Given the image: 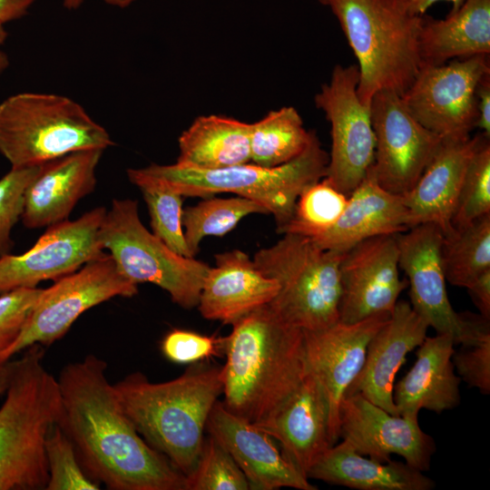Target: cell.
Returning a JSON list of instances; mask_svg holds the SVG:
<instances>
[{
    "mask_svg": "<svg viewBox=\"0 0 490 490\" xmlns=\"http://www.w3.org/2000/svg\"><path fill=\"white\" fill-rule=\"evenodd\" d=\"M129 181L137 186L148 208L152 232L179 255L191 256L182 225V197L141 169H128Z\"/></svg>",
    "mask_w": 490,
    "mask_h": 490,
    "instance_id": "33",
    "label": "cell"
},
{
    "mask_svg": "<svg viewBox=\"0 0 490 490\" xmlns=\"http://www.w3.org/2000/svg\"><path fill=\"white\" fill-rule=\"evenodd\" d=\"M255 425L279 443L283 456L307 478L315 462L333 446L328 403L309 372L270 415Z\"/></svg>",
    "mask_w": 490,
    "mask_h": 490,
    "instance_id": "20",
    "label": "cell"
},
{
    "mask_svg": "<svg viewBox=\"0 0 490 490\" xmlns=\"http://www.w3.org/2000/svg\"><path fill=\"white\" fill-rule=\"evenodd\" d=\"M107 363L89 354L57 377L58 425L85 472L112 490H186V477L138 433L106 375Z\"/></svg>",
    "mask_w": 490,
    "mask_h": 490,
    "instance_id": "1",
    "label": "cell"
},
{
    "mask_svg": "<svg viewBox=\"0 0 490 490\" xmlns=\"http://www.w3.org/2000/svg\"><path fill=\"white\" fill-rule=\"evenodd\" d=\"M318 3H320L321 5H327V6H329V5L334 1V0H317Z\"/></svg>",
    "mask_w": 490,
    "mask_h": 490,
    "instance_id": "51",
    "label": "cell"
},
{
    "mask_svg": "<svg viewBox=\"0 0 490 490\" xmlns=\"http://www.w3.org/2000/svg\"><path fill=\"white\" fill-rule=\"evenodd\" d=\"M43 289H19L0 295V365L18 337Z\"/></svg>",
    "mask_w": 490,
    "mask_h": 490,
    "instance_id": "39",
    "label": "cell"
},
{
    "mask_svg": "<svg viewBox=\"0 0 490 490\" xmlns=\"http://www.w3.org/2000/svg\"><path fill=\"white\" fill-rule=\"evenodd\" d=\"M338 436L358 453L379 462L391 455L425 472L436 451L434 438L418 421L392 415L358 393H346L338 408Z\"/></svg>",
    "mask_w": 490,
    "mask_h": 490,
    "instance_id": "16",
    "label": "cell"
},
{
    "mask_svg": "<svg viewBox=\"0 0 490 490\" xmlns=\"http://www.w3.org/2000/svg\"><path fill=\"white\" fill-rule=\"evenodd\" d=\"M15 359L0 407V490L46 489L45 441L62 413L57 377L34 344Z\"/></svg>",
    "mask_w": 490,
    "mask_h": 490,
    "instance_id": "4",
    "label": "cell"
},
{
    "mask_svg": "<svg viewBox=\"0 0 490 490\" xmlns=\"http://www.w3.org/2000/svg\"><path fill=\"white\" fill-rule=\"evenodd\" d=\"M428 328L410 303L398 300L388 319L370 339L363 367L346 393H358L397 415L393 399L396 374L407 355L423 342Z\"/></svg>",
    "mask_w": 490,
    "mask_h": 490,
    "instance_id": "21",
    "label": "cell"
},
{
    "mask_svg": "<svg viewBox=\"0 0 490 490\" xmlns=\"http://www.w3.org/2000/svg\"><path fill=\"white\" fill-rule=\"evenodd\" d=\"M454 346V338L447 333L425 338L417 347L416 362L394 386L397 415L417 421L420 409L440 414L459 405L461 379L452 361Z\"/></svg>",
    "mask_w": 490,
    "mask_h": 490,
    "instance_id": "25",
    "label": "cell"
},
{
    "mask_svg": "<svg viewBox=\"0 0 490 490\" xmlns=\"http://www.w3.org/2000/svg\"><path fill=\"white\" fill-rule=\"evenodd\" d=\"M103 152L77 151L42 164L24 193V226L37 229L67 220L77 202L93 191Z\"/></svg>",
    "mask_w": 490,
    "mask_h": 490,
    "instance_id": "22",
    "label": "cell"
},
{
    "mask_svg": "<svg viewBox=\"0 0 490 490\" xmlns=\"http://www.w3.org/2000/svg\"><path fill=\"white\" fill-rule=\"evenodd\" d=\"M338 321L351 324L391 313L407 287L399 277L397 234L367 239L343 253Z\"/></svg>",
    "mask_w": 490,
    "mask_h": 490,
    "instance_id": "15",
    "label": "cell"
},
{
    "mask_svg": "<svg viewBox=\"0 0 490 490\" xmlns=\"http://www.w3.org/2000/svg\"><path fill=\"white\" fill-rule=\"evenodd\" d=\"M443 232L433 223L416 225L397 234L398 263L409 285L414 310L436 333H447L454 342H462V323L453 309L446 287L441 258Z\"/></svg>",
    "mask_w": 490,
    "mask_h": 490,
    "instance_id": "18",
    "label": "cell"
},
{
    "mask_svg": "<svg viewBox=\"0 0 490 490\" xmlns=\"http://www.w3.org/2000/svg\"><path fill=\"white\" fill-rule=\"evenodd\" d=\"M7 36L8 34L5 27V24H0V46L5 43Z\"/></svg>",
    "mask_w": 490,
    "mask_h": 490,
    "instance_id": "50",
    "label": "cell"
},
{
    "mask_svg": "<svg viewBox=\"0 0 490 490\" xmlns=\"http://www.w3.org/2000/svg\"><path fill=\"white\" fill-rule=\"evenodd\" d=\"M106 211L97 207L77 220L53 224L28 250L1 256L0 295L57 280L102 257L99 230Z\"/></svg>",
    "mask_w": 490,
    "mask_h": 490,
    "instance_id": "14",
    "label": "cell"
},
{
    "mask_svg": "<svg viewBox=\"0 0 490 490\" xmlns=\"http://www.w3.org/2000/svg\"><path fill=\"white\" fill-rule=\"evenodd\" d=\"M343 253L322 249L310 238L293 233H284L273 245L258 250L253 257L257 268L279 284L270 309L302 330L337 323Z\"/></svg>",
    "mask_w": 490,
    "mask_h": 490,
    "instance_id": "8",
    "label": "cell"
},
{
    "mask_svg": "<svg viewBox=\"0 0 490 490\" xmlns=\"http://www.w3.org/2000/svg\"><path fill=\"white\" fill-rule=\"evenodd\" d=\"M389 316L382 313L356 323L338 321L322 329L303 330L307 369L326 395L333 445L339 439L338 408L342 397L363 367L370 339Z\"/></svg>",
    "mask_w": 490,
    "mask_h": 490,
    "instance_id": "17",
    "label": "cell"
},
{
    "mask_svg": "<svg viewBox=\"0 0 490 490\" xmlns=\"http://www.w3.org/2000/svg\"><path fill=\"white\" fill-rule=\"evenodd\" d=\"M113 145L109 132L74 100L24 92L0 103V154L12 168L44 164L65 154Z\"/></svg>",
    "mask_w": 490,
    "mask_h": 490,
    "instance_id": "7",
    "label": "cell"
},
{
    "mask_svg": "<svg viewBox=\"0 0 490 490\" xmlns=\"http://www.w3.org/2000/svg\"><path fill=\"white\" fill-rule=\"evenodd\" d=\"M490 214V143L484 137L472 155L452 217L454 229L463 228Z\"/></svg>",
    "mask_w": 490,
    "mask_h": 490,
    "instance_id": "35",
    "label": "cell"
},
{
    "mask_svg": "<svg viewBox=\"0 0 490 490\" xmlns=\"http://www.w3.org/2000/svg\"><path fill=\"white\" fill-rule=\"evenodd\" d=\"M15 366V360H8L5 363L0 365V395L5 393V390L9 385L11 376L13 374Z\"/></svg>",
    "mask_w": 490,
    "mask_h": 490,
    "instance_id": "46",
    "label": "cell"
},
{
    "mask_svg": "<svg viewBox=\"0 0 490 490\" xmlns=\"http://www.w3.org/2000/svg\"><path fill=\"white\" fill-rule=\"evenodd\" d=\"M62 1H63L64 7L68 10L78 9L84 2V0H62Z\"/></svg>",
    "mask_w": 490,
    "mask_h": 490,
    "instance_id": "48",
    "label": "cell"
},
{
    "mask_svg": "<svg viewBox=\"0 0 490 490\" xmlns=\"http://www.w3.org/2000/svg\"><path fill=\"white\" fill-rule=\"evenodd\" d=\"M41 165L11 167L0 178V257L10 253L14 247L11 232L22 217L25 191L37 175Z\"/></svg>",
    "mask_w": 490,
    "mask_h": 490,
    "instance_id": "38",
    "label": "cell"
},
{
    "mask_svg": "<svg viewBox=\"0 0 490 490\" xmlns=\"http://www.w3.org/2000/svg\"><path fill=\"white\" fill-rule=\"evenodd\" d=\"M489 73L488 54L439 65L421 64L401 98L413 117L440 137L470 136L477 120L476 88Z\"/></svg>",
    "mask_w": 490,
    "mask_h": 490,
    "instance_id": "12",
    "label": "cell"
},
{
    "mask_svg": "<svg viewBox=\"0 0 490 490\" xmlns=\"http://www.w3.org/2000/svg\"><path fill=\"white\" fill-rule=\"evenodd\" d=\"M137 286L120 272L107 253L60 278L43 289L4 362L34 344H53L83 313L115 297H133Z\"/></svg>",
    "mask_w": 490,
    "mask_h": 490,
    "instance_id": "10",
    "label": "cell"
},
{
    "mask_svg": "<svg viewBox=\"0 0 490 490\" xmlns=\"http://www.w3.org/2000/svg\"><path fill=\"white\" fill-rule=\"evenodd\" d=\"M370 113L375 154L368 172L384 190L404 196L415 186L443 138L418 122L393 91L377 92Z\"/></svg>",
    "mask_w": 490,
    "mask_h": 490,
    "instance_id": "13",
    "label": "cell"
},
{
    "mask_svg": "<svg viewBox=\"0 0 490 490\" xmlns=\"http://www.w3.org/2000/svg\"><path fill=\"white\" fill-rule=\"evenodd\" d=\"M48 467L46 490H98L100 484L83 469L71 439L54 425L45 441Z\"/></svg>",
    "mask_w": 490,
    "mask_h": 490,
    "instance_id": "37",
    "label": "cell"
},
{
    "mask_svg": "<svg viewBox=\"0 0 490 490\" xmlns=\"http://www.w3.org/2000/svg\"><path fill=\"white\" fill-rule=\"evenodd\" d=\"M278 291V282L265 276L247 253L232 250L215 255L197 307L204 318L232 325L269 304Z\"/></svg>",
    "mask_w": 490,
    "mask_h": 490,
    "instance_id": "24",
    "label": "cell"
},
{
    "mask_svg": "<svg viewBox=\"0 0 490 490\" xmlns=\"http://www.w3.org/2000/svg\"><path fill=\"white\" fill-rule=\"evenodd\" d=\"M224 352L221 402L253 424L270 415L308 374L303 330L283 321L269 304L232 324Z\"/></svg>",
    "mask_w": 490,
    "mask_h": 490,
    "instance_id": "2",
    "label": "cell"
},
{
    "mask_svg": "<svg viewBox=\"0 0 490 490\" xmlns=\"http://www.w3.org/2000/svg\"><path fill=\"white\" fill-rule=\"evenodd\" d=\"M308 478L358 490H432L436 483L406 462H379L358 453L342 440L326 450Z\"/></svg>",
    "mask_w": 490,
    "mask_h": 490,
    "instance_id": "27",
    "label": "cell"
},
{
    "mask_svg": "<svg viewBox=\"0 0 490 490\" xmlns=\"http://www.w3.org/2000/svg\"><path fill=\"white\" fill-rule=\"evenodd\" d=\"M194 206L183 210L182 225L185 241L192 257L207 236H223L232 230L245 217L268 213L260 203L248 198H204Z\"/></svg>",
    "mask_w": 490,
    "mask_h": 490,
    "instance_id": "32",
    "label": "cell"
},
{
    "mask_svg": "<svg viewBox=\"0 0 490 490\" xmlns=\"http://www.w3.org/2000/svg\"><path fill=\"white\" fill-rule=\"evenodd\" d=\"M314 132L307 131L299 112L284 106L269 112L250 123V162L276 167L298 157L309 145Z\"/></svg>",
    "mask_w": 490,
    "mask_h": 490,
    "instance_id": "30",
    "label": "cell"
},
{
    "mask_svg": "<svg viewBox=\"0 0 490 490\" xmlns=\"http://www.w3.org/2000/svg\"><path fill=\"white\" fill-rule=\"evenodd\" d=\"M108 5L118 7V8H126L131 5L135 0H101Z\"/></svg>",
    "mask_w": 490,
    "mask_h": 490,
    "instance_id": "47",
    "label": "cell"
},
{
    "mask_svg": "<svg viewBox=\"0 0 490 490\" xmlns=\"http://www.w3.org/2000/svg\"><path fill=\"white\" fill-rule=\"evenodd\" d=\"M477 120L475 128L490 137V73L480 81L475 93Z\"/></svg>",
    "mask_w": 490,
    "mask_h": 490,
    "instance_id": "42",
    "label": "cell"
},
{
    "mask_svg": "<svg viewBox=\"0 0 490 490\" xmlns=\"http://www.w3.org/2000/svg\"><path fill=\"white\" fill-rule=\"evenodd\" d=\"M421 64L439 65L456 57L490 54V0H465L445 19L423 17Z\"/></svg>",
    "mask_w": 490,
    "mask_h": 490,
    "instance_id": "28",
    "label": "cell"
},
{
    "mask_svg": "<svg viewBox=\"0 0 490 490\" xmlns=\"http://www.w3.org/2000/svg\"><path fill=\"white\" fill-rule=\"evenodd\" d=\"M161 348L170 361L191 364L219 355L224 350V338L176 328L164 336Z\"/></svg>",
    "mask_w": 490,
    "mask_h": 490,
    "instance_id": "40",
    "label": "cell"
},
{
    "mask_svg": "<svg viewBox=\"0 0 490 490\" xmlns=\"http://www.w3.org/2000/svg\"><path fill=\"white\" fill-rule=\"evenodd\" d=\"M358 82V66L337 64L315 96L316 106L330 123L331 150L324 178L347 196L366 178L375 154L370 106L357 94Z\"/></svg>",
    "mask_w": 490,
    "mask_h": 490,
    "instance_id": "11",
    "label": "cell"
},
{
    "mask_svg": "<svg viewBox=\"0 0 490 490\" xmlns=\"http://www.w3.org/2000/svg\"><path fill=\"white\" fill-rule=\"evenodd\" d=\"M8 55L0 50V74H2L9 66Z\"/></svg>",
    "mask_w": 490,
    "mask_h": 490,
    "instance_id": "49",
    "label": "cell"
},
{
    "mask_svg": "<svg viewBox=\"0 0 490 490\" xmlns=\"http://www.w3.org/2000/svg\"><path fill=\"white\" fill-rule=\"evenodd\" d=\"M452 361L461 380L482 394L490 393V335L461 345Z\"/></svg>",
    "mask_w": 490,
    "mask_h": 490,
    "instance_id": "41",
    "label": "cell"
},
{
    "mask_svg": "<svg viewBox=\"0 0 490 490\" xmlns=\"http://www.w3.org/2000/svg\"><path fill=\"white\" fill-rule=\"evenodd\" d=\"M250 123L224 115L197 117L178 139L176 163L213 170L250 162Z\"/></svg>",
    "mask_w": 490,
    "mask_h": 490,
    "instance_id": "29",
    "label": "cell"
},
{
    "mask_svg": "<svg viewBox=\"0 0 490 490\" xmlns=\"http://www.w3.org/2000/svg\"><path fill=\"white\" fill-rule=\"evenodd\" d=\"M408 229L403 196L384 190L368 172L348 195L338 222L326 233L311 240L322 249L343 253L367 239L398 234Z\"/></svg>",
    "mask_w": 490,
    "mask_h": 490,
    "instance_id": "26",
    "label": "cell"
},
{
    "mask_svg": "<svg viewBox=\"0 0 490 490\" xmlns=\"http://www.w3.org/2000/svg\"><path fill=\"white\" fill-rule=\"evenodd\" d=\"M250 485L230 454L211 436L204 438L186 490H249Z\"/></svg>",
    "mask_w": 490,
    "mask_h": 490,
    "instance_id": "36",
    "label": "cell"
},
{
    "mask_svg": "<svg viewBox=\"0 0 490 490\" xmlns=\"http://www.w3.org/2000/svg\"><path fill=\"white\" fill-rule=\"evenodd\" d=\"M36 0H0V24L24 17Z\"/></svg>",
    "mask_w": 490,
    "mask_h": 490,
    "instance_id": "44",
    "label": "cell"
},
{
    "mask_svg": "<svg viewBox=\"0 0 490 490\" xmlns=\"http://www.w3.org/2000/svg\"><path fill=\"white\" fill-rule=\"evenodd\" d=\"M329 7L358 59L362 103L370 106L381 90L402 96L421 66L422 15L408 0H334Z\"/></svg>",
    "mask_w": 490,
    "mask_h": 490,
    "instance_id": "5",
    "label": "cell"
},
{
    "mask_svg": "<svg viewBox=\"0 0 490 490\" xmlns=\"http://www.w3.org/2000/svg\"><path fill=\"white\" fill-rule=\"evenodd\" d=\"M466 289L479 313L490 318V270L481 274Z\"/></svg>",
    "mask_w": 490,
    "mask_h": 490,
    "instance_id": "43",
    "label": "cell"
},
{
    "mask_svg": "<svg viewBox=\"0 0 490 490\" xmlns=\"http://www.w3.org/2000/svg\"><path fill=\"white\" fill-rule=\"evenodd\" d=\"M220 368L200 364L157 383L134 372L113 384L138 433L185 477L197 465L208 417L222 394Z\"/></svg>",
    "mask_w": 490,
    "mask_h": 490,
    "instance_id": "3",
    "label": "cell"
},
{
    "mask_svg": "<svg viewBox=\"0 0 490 490\" xmlns=\"http://www.w3.org/2000/svg\"><path fill=\"white\" fill-rule=\"evenodd\" d=\"M206 430L230 454L247 477L250 489H318L283 456L272 437L255 424L229 411L221 401L213 406Z\"/></svg>",
    "mask_w": 490,
    "mask_h": 490,
    "instance_id": "19",
    "label": "cell"
},
{
    "mask_svg": "<svg viewBox=\"0 0 490 490\" xmlns=\"http://www.w3.org/2000/svg\"><path fill=\"white\" fill-rule=\"evenodd\" d=\"M328 154L316 133L298 157L276 167L247 162L227 168L204 170L152 163L142 170L181 196L209 198L229 192L262 205L272 214L278 232L290 220L300 193L326 176Z\"/></svg>",
    "mask_w": 490,
    "mask_h": 490,
    "instance_id": "6",
    "label": "cell"
},
{
    "mask_svg": "<svg viewBox=\"0 0 490 490\" xmlns=\"http://www.w3.org/2000/svg\"><path fill=\"white\" fill-rule=\"evenodd\" d=\"M441 258L446 281L457 287L490 270V214L444 235Z\"/></svg>",
    "mask_w": 490,
    "mask_h": 490,
    "instance_id": "31",
    "label": "cell"
},
{
    "mask_svg": "<svg viewBox=\"0 0 490 490\" xmlns=\"http://www.w3.org/2000/svg\"><path fill=\"white\" fill-rule=\"evenodd\" d=\"M438 1H448L452 3V8L449 13L456 12L465 2V0H408L411 11L418 15H422L427 8Z\"/></svg>",
    "mask_w": 490,
    "mask_h": 490,
    "instance_id": "45",
    "label": "cell"
},
{
    "mask_svg": "<svg viewBox=\"0 0 490 490\" xmlns=\"http://www.w3.org/2000/svg\"><path fill=\"white\" fill-rule=\"evenodd\" d=\"M99 241L128 279L160 287L183 309L197 307L210 266L177 254L148 230L140 220L137 201H113L101 224Z\"/></svg>",
    "mask_w": 490,
    "mask_h": 490,
    "instance_id": "9",
    "label": "cell"
},
{
    "mask_svg": "<svg viewBox=\"0 0 490 490\" xmlns=\"http://www.w3.org/2000/svg\"><path fill=\"white\" fill-rule=\"evenodd\" d=\"M348 196L325 178L306 188L298 198L293 215L281 234L293 233L315 239L329 230L339 220Z\"/></svg>",
    "mask_w": 490,
    "mask_h": 490,
    "instance_id": "34",
    "label": "cell"
},
{
    "mask_svg": "<svg viewBox=\"0 0 490 490\" xmlns=\"http://www.w3.org/2000/svg\"><path fill=\"white\" fill-rule=\"evenodd\" d=\"M485 136L443 138L415 186L403 196L409 229L433 223L443 235L454 230L451 220L468 162ZM489 138V137H488Z\"/></svg>",
    "mask_w": 490,
    "mask_h": 490,
    "instance_id": "23",
    "label": "cell"
}]
</instances>
